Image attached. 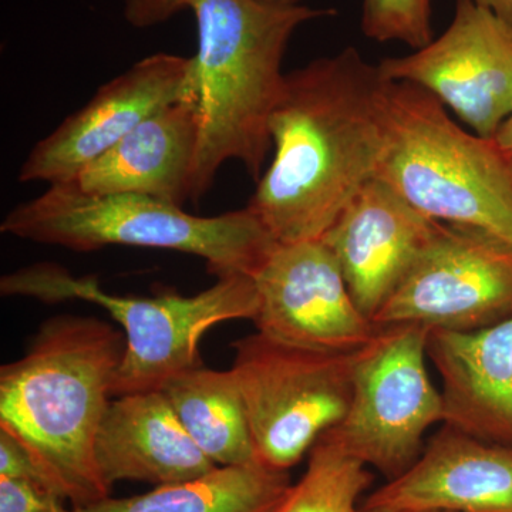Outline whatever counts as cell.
<instances>
[{"mask_svg": "<svg viewBox=\"0 0 512 512\" xmlns=\"http://www.w3.org/2000/svg\"><path fill=\"white\" fill-rule=\"evenodd\" d=\"M379 69L433 94L477 136L494 138L512 114V25L473 0H457L443 35Z\"/></svg>", "mask_w": 512, "mask_h": 512, "instance_id": "obj_10", "label": "cell"}, {"mask_svg": "<svg viewBox=\"0 0 512 512\" xmlns=\"http://www.w3.org/2000/svg\"><path fill=\"white\" fill-rule=\"evenodd\" d=\"M481 8L491 10L498 18L512 25V0H473Z\"/></svg>", "mask_w": 512, "mask_h": 512, "instance_id": "obj_25", "label": "cell"}, {"mask_svg": "<svg viewBox=\"0 0 512 512\" xmlns=\"http://www.w3.org/2000/svg\"><path fill=\"white\" fill-rule=\"evenodd\" d=\"M94 454L110 488L119 481L184 483L218 467L191 439L161 389L111 399Z\"/></svg>", "mask_w": 512, "mask_h": 512, "instance_id": "obj_16", "label": "cell"}, {"mask_svg": "<svg viewBox=\"0 0 512 512\" xmlns=\"http://www.w3.org/2000/svg\"><path fill=\"white\" fill-rule=\"evenodd\" d=\"M202 453L218 467L258 461L244 397L231 369L184 370L161 387Z\"/></svg>", "mask_w": 512, "mask_h": 512, "instance_id": "obj_18", "label": "cell"}, {"mask_svg": "<svg viewBox=\"0 0 512 512\" xmlns=\"http://www.w3.org/2000/svg\"><path fill=\"white\" fill-rule=\"evenodd\" d=\"M363 508L431 512H512V447L443 426L406 473Z\"/></svg>", "mask_w": 512, "mask_h": 512, "instance_id": "obj_14", "label": "cell"}, {"mask_svg": "<svg viewBox=\"0 0 512 512\" xmlns=\"http://www.w3.org/2000/svg\"><path fill=\"white\" fill-rule=\"evenodd\" d=\"M184 99H197L191 57L154 53L138 60L35 144L19 183H72L148 117Z\"/></svg>", "mask_w": 512, "mask_h": 512, "instance_id": "obj_11", "label": "cell"}, {"mask_svg": "<svg viewBox=\"0 0 512 512\" xmlns=\"http://www.w3.org/2000/svg\"><path fill=\"white\" fill-rule=\"evenodd\" d=\"M59 495L26 481L0 477V512H76Z\"/></svg>", "mask_w": 512, "mask_h": 512, "instance_id": "obj_22", "label": "cell"}, {"mask_svg": "<svg viewBox=\"0 0 512 512\" xmlns=\"http://www.w3.org/2000/svg\"><path fill=\"white\" fill-rule=\"evenodd\" d=\"M437 222L375 177L320 238L335 255L353 301L367 318L373 320L402 284Z\"/></svg>", "mask_w": 512, "mask_h": 512, "instance_id": "obj_13", "label": "cell"}, {"mask_svg": "<svg viewBox=\"0 0 512 512\" xmlns=\"http://www.w3.org/2000/svg\"><path fill=\"white\" fill-rule=\"evenodd\" d=\"M494 140L505 156L512 158V114L504 121L503 126L495 134Z\"/></svg>", "mask_w": 512, "mask_h": 512, "instance_id": "obj_26", "label": "cell"}, {"mask_svg": "<svg viewBox=\"0 0 512 512\" xmlns=\"http://www.w3.org/2000/svg\"><path fill=\"white\" fill-rule=\"evenodd\" d=\"M430 330L419 323L379 326L356 350L348 412L323 433L389 481L416 463L427 431L443 423V397L426 366Z\"/></svg>", "mask_w": 512, "mask_h": 512, "instance_id": "obj_8", "label": "cell"}, {"mask_svg": "<svg viewBox=\"0 0 512 512\" xmlns=\"http://www.w3.org/2000/svg\"><path fill=\"white\" fill-rule=\"evenodd\" d=\"M2 234L73 252L138 247L183 252L220 278H254L278 242L247 207L214 217L184 211L148 195H96L74 183L49 185L20 202L0 224Z\"/></svg>", "mask_w": 512, "mask_h": 512, "instance_id": "obj_4", "label": "cell"}, {"mask_svg": "<svg viewBox=\"0 0 512 512\" xmlns=\"http://www.w3.org/2000/svg\"><path fill=\"white\" fill-rule=\"evenodd\" d=\"M197 25L191 56L200 146L191 202L211 190L222 165L238 161L258 181L272 148L269 121L284 87L282 63L303 23L335 9L276 8L259 0H187Z\"/></svg>", "mask_w": 512, "mask_h": 512, "instance_id": "obj_3", "label": "cell"}, {"mask_svg": "<svg viewBox=\"0 0 512 512\" xmlns=\"http://www.w3.org/2000/svg\"><path fill=\"white\" fill-rule=\"evenodd\" d=\"M511 167H512V158H511Z\"/></svg>", "mask_w": 512, "mask_h": 512, "instance_id": "obj_29", "label": "cell"}, {"mask_svg": "<svg viewBox=\"0 0 512 512\" xmlns=\"http://www.w3.org/2000/svg\"><path fill=\"white\" fill-rule=\"evenodd\" d=\"M512 316V244L483 229L437 222L377 326L419 323L468 332Z\"/></svg>", "mask_w": 512, "mask_h": 512, "instance_id": "obj_9", "label": "cell"}, {"mask_svg": "<svg viewBox=\"0 0 512 512\" xmlns=\"http://www.w3.org/2000/svg\"><path fill=\"white\" fill-rule=\"evenodd\" d=\"M124 350V333L106 320L57 315L25 355L0 367V429L28 448L50 490L74 507L110 497L94 446Z\"/></svg>", "mask_w": 512, "mask_h": 512, "instance_id": "obj_2", "label": "cell"}, {"mask_svg": "<svg viewBox=\"0 0 512 512\" xmlns=\"http://www.w3.org/2000/svg\"><path fill=\"white\" fill-rule=\"evenodd\" d=\"M0 293L45 303L90 302L109 313L126 338L113 397L160 390L171 377L201 366L205 333L229 320H254L259 306L254 278L248 275L220 276L210 288L191 296L137 298L114 295L96 276H74L53 262L3 275Z\"/></svg>", "mask_w": 512, "mask_h": 512, "instance_id": "obj_6", "label": "cell"}, {"mask_svg": "<svg viewBox=\"0 0 512 512\" xmlns=\"http://www.w3.org/2000/svg\"><path fill=\"white\" fill-rule=\"evenodd\" d=\"M359 512H427V511H407V510H390V508H362ZM431 512V511H429Z\"/></svg>", "mask_w": 512, "mask_h": 512, "instance_id": "obj_28", "label": "cell"}, {"mask_svg": "<svg viewBox=\"0 0 512 512\" xmlns=\"http://www.w3.org/2000/svg\"><path fill=\"white\" fill-rule=\"evenodd\" d=\"M0 477L26 481L53 493L45 474L37 466L28 448L3 429H0Z\"/></svg>", "mask_w": 512, "mask_h": 512, "instance_id": "obj_23", "label": "cell"}, {"mask_svg": "<svg viewBox=\"0 0 512 512\" xmlns=\"http://www.w3.org/2000/svg\"><path fill=\"white\" fill-rule=\"evenodd\" d=\"M376 177L421 214L512 244V167L494 138L468 133L433 94L390 82Z\"/></svg>", "mask_w": 512, "mask_h": 512, "instance_id": "obj_5", "label": "cell"}, {"mask_svg": "<svg viewBox=\"0 0 512 512\" xmlns=\"http://www.w3.org/2000/svg\"><path fill=\"white\" fill-rule=\"evenodd\" d=\"M200 146L197 99H184L148 117L77 175L89 194L148 195L183 207L191 201Z\"/></svg>", "mask_w": 512, "mask_h": 512, "instance_id": "obj_17", "label": "cell"}, {"mask_svg": "<svg viewBox=\"0 0 512 512\" xmlns=\"http://www.w3.org/2000/svg\"><path fill=\"white\" fill-rule=\"evenodd\" d=\"M288 471L255 461L217 467L207 476L160 485L146 494L107 497L76 512H275L291 488Z\"/></svg>", "mask_w": 512, "mask_h": 512, "instance_id": "obj_19", "label": "cell"}, {"mask_svg": "<svg viewBox=\"0 0 512 512\" xmlns=\"http://www.w3.org/2000/svg\"><path fill=\"white\" fill-rule=\"evenodd\" d=\"M187 0H124V18L136 29H148L174 18Z\"/></svg>", "mask_w": 512, "mask_h": 512, "instance_id": "obj_24", "label": "cell"}, {"mask_svg": "<svg viewBox=\"0 0 512 512\" xmlns=\"http://www.w3.org/2000/svg\"><path fill=\"white\" fill-rule=\"evenodd\" d=\"M427 356L441 377L444 426L512 447V316L468 332L431 329Z\"/></svg>", "mask_w": 512, "mask_h": 512, "instance_id": "obj_15", "label": "cell"}, {"mask_svg": "<svg viewBox=\"0 0 512 512\" xmlns=\"http://www.w3.org/2000/svg\"><path fill=\"white\" fill-rule=\"evenodd\" d=\"M389 84L355 47L286 73L269 121L274 156L247 205L276 242L322 238L376 177Z\"/></svg>", "mask_w": 512, "mask_h": 512, "instance_id": "obj_1", "label": "cell"}, {"mask_svg": "<svg viewBox=\"0 0 512 512\" xmlns=\"http://www.w3.org/2000/svg\"><path fill=\"white\" fill-rule=\"evenodd\" d=\"M373 476L362 461L326 434L309 451V463L275 512H359L360 495Z\"/></svg>", "mask_w": 512, "mask_h": 512, "instance_id": "obj_20", "label": "cell"}, {"mask_svg": "<svg viewBox=\"0 0 512 512\" xmlns=\"http://www.w3.org/2000/svg\"><path fill=\"white\" fill-rule=\"evenodd\" d=\"M362 30L376 42L421 49L434 39L431 0H363Z\"/></svg>", "mask_w": 512, "mask_h": 512, "instance_id": "obj_21", "label": "cell"}, {"mask_svg": "<svg viewBox=\"0 0 512 512\" xmlns=\"http://www.w3.org/2000/svg\"><path fill=\"white\" fill-rule=\"evenodd\" d=\"M265 5L276 6V8H292L301 5L302 0H259Z\"/></svg>", "mask_w": 512, "mask_h": 512, "instance_id": "obj_27", "label": "cell"}, {"mask_svg": "<svg viewBox=\"0 0 512 512\" xmlns=\"http://www.w3.org/2000/svg\"><path fill=\"white\" fill-rule=\"evenodd\" d=\"M256 332L326 352H355L379 326L353 301L335 255L322 239L276 244L254 275Z\"/></svg>", "mask_w": 512, "mask_h": 512, "instance_id": "obj_12", "label": "cell"}, {"mask_svg": "<svg viewBox=\"0 0 512 512\" xmlns=\"http://www.w3.org/2000/svg\"><path fill=\"white\" fill-rule=\"evenodd\" d=\"M259 463L296 466L348 412L355 352L302 348L256 332L232 345Z\"/></svg>", "mask_w": 512, "mask_h": 512, "instance_id": "obj_7", "label": "cell"}]
</instances>
